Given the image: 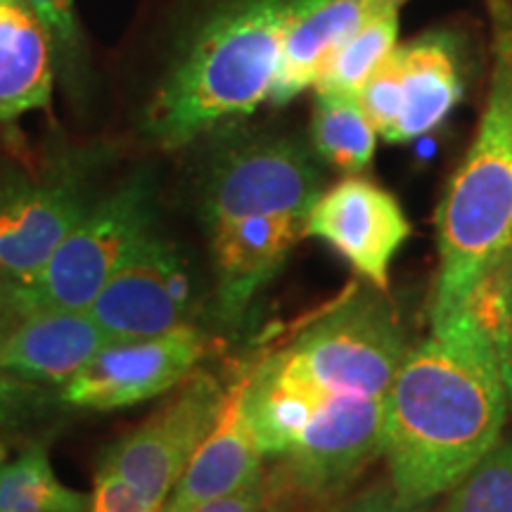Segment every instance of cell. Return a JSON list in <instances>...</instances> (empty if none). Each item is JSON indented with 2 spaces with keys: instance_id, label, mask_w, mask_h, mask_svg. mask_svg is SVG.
<instances>
[{
  "instance_id": "cell-6",
  "label": "cell",
  "mask_w": 512,
  "mask_h": 512,
  "mask_svg": "<svg viewBox=\"0 0 512 512\" xmlns=\"http://www.w3.org/2000/svg\"><path fill=\"white\" fill-rule=\"evenodd\" d=\"M152 197L150 178H131L91 204L34 275H5L12 320L31 311L88 309L112 275L155 233Z\"/></svg>"
},
{
  "instance_id": "cell-30",
  "label": "cell",
  "mask_w": 512,
  "mask_h": 512,
  "mask_svg": "<svg viewBox=\"0 0 512 512\" xmlns=\"http://www.w3.org/2000/svg\"><path fill=\"white\" fill-rule=\"evenodd\" d=\"M5 387H8V380H5V377H0V392H3Z\"/></svg>"
},
{
  "instance_id": "cell-13",
  "label": "cell",
  "mask_w": 512,
  "mask_h": 512,
  "mask_svg": "<svg viewBox=\"0 0 512 512\" xmlns=\"http://www.w3.org/2000/svg\"><path fill=\"white\" fill-rule=\"evenodd\" d=\"M105 342V332L86 309L24 313L0 332V377L67 387Z\"/></svg>"
},
{
  "instance_id": "cell-27",
  "label": "cell",
  "mask_w": 512,
  "mask_h": 512,
  "mask_svg": "<svg viewBox=\"0 0 512 512\" xmlns=\"http://www.w3.org/2000/svg\"><path fill=\"white\" fill-rule=\"evenodd\" d=\"M496 356H498V368H501L505 394H508V406L512 411V292H510L508 313H505L503 330L496 339Z\"/></svg>"
},
{
  "instance_id": "cell-8",
  "label": "cell",
  "mask_w": 512,
  "mask_h": 512,
  "mask_svg": "<svg viewBox=\"0 0 512 512\" xmlns=\"http://www.w3.org/2000/svg\"><path fill=\"white\" fill-rule=\"evenodd\" d=\"M223 399L226 387L207 370H195L150 418L114 441L100 467L164 508L190 458L214 430Z\"/></svg>"
},
{
  "instance_id": "cell-26",
  "label": "cell",
  "mask_w": 512,
  "mask_h": 512,
  "mask_svg": "<svg viewBox=\"0 0 512 512\" xmlns=\"http://www.w3.org/2000/svg\"><path fill=\"white\" fill-rule=\"evenodd\" d=\"M273 479L271 472L264 470L259 477L233 491V494L214 498V501L200 505L192 512H264L273 501Z\"/></svg>"
},
{
  "instance_id": "cell-14",
  "label": "cell",
  "mask_w": 512,
  "mask_h": 512,
  "mask_svg": "<svg viewBox=\"0 0 512 512\" xmlns=\"http://www.w3.org/2000/svg\"><path fill=\"white\" fill-rule=\"evenodd\" d=\"M264 453L256 444L245 411V373L226 389L214 430L190 458L162 512H192L214 498L228 496L264 472Z\"/></svg>"
},
{
  "instance_id": "cell-11",
  "label": "cell",
  "mask_w": 512,
  "mask_h": 512,
  "mask_svg": "<svg viewBox=\"0 0 512 512\" xmlns=\"http://www.w3.org/2000/svg\"><path fill=\"white\" fill-rule=\"evenodd\" d=\"M411 233V221L392 192L356 176L320 192L304 226V235L328 242L382 292H387L394 256Z\"/></svg>"
},
{
  "instance_id": "cell-20",
  "label": "cell",
  "mask_w": 512,
  "mask_h": 512,
  "mask_svg": "<svg viewBox=\"0 0 512 512\" xmlns=\"http://www.w3.org/2000/svg\"><path fill=\"white\" fill-rule=\"evenodd\" d=\"M313 145L318 155L342 171H361L373 162L377 131L356 95L316 93Z\"/></svg>"
},
{
  "instance_id": "cell-2",
  "label": "cell",
  "mask_w": 512,
  "mask_h": 512,
  "mask_svg": "<svg viewBox=\"0 0 512 512\" xmlns=\"http://www.w3.org/2000/svg\"><path fill=\"white\" fill-rule=\"evenodd\" d=\"M382 290L354 287L283 347L245 370V411L266 460H278L328 399H384L408 354Z\"/></svg>"
},
{
  "instance_id": "cell-1",
  "label": "cell",
  "mask_w": 512,
  "mask_h": 512,
  "mask_svg": "<svg viewBox=\"0 0 512 512\" xmlns=\"http://www.w3.org/2000/svg\"><path fill=\"white\" fill-rule=\"evenodd\" d=\"M508 413L494 342L465 309L437 320L387 394V477L403 498L430 505L503 439Z\"/></svg>"
},
{
  "instance_id": "cell-3",
  "label": "cell",
  "mask_w": 512,
  "mask_h": 512,
  "mask_svg": "<svg viewBox=\"0 0 512 512\" xmlns=\"http://www.w3.org/2000/svg\"><path fill=\"white\" fill-rule=\"evenodd\" d=\"M318 195L316 164L287 138L247 140L216 159L202 190V216L223 325H238L280 273L304 238Z\"/></svg>"
},
{
  "instance_id": "cell-15",
  "label": "cell",
  "mask_w": 512,
  "mask_h": 512,
  "mask_svg": "<svg viewBox=\"0 0 512 512\" xmlns=\"http://www.w3.org/2000/svg\"><path fill=\"white\" fill-rule=\"evenodd\" d=\"M406 0H302L287 29L271 100L285 105L316 86L332 55L354 36L377 10Z\"/></svg>"
},
{
  "instance_id": "cell-23",
  "label": "cell",
  "mask_w": 512,
  "mask_h": 512,
  "mask_svg": "<svg viewBox=\"0 0 512 512\" xmlns=\"http://www.w3.org/2000/svg\"><path fill=\"white\" fill-rule=\"evenodd\" d=\"M27 3L43 19L53 36L55 55H60L69 76H74L83 62V41L72 0H27Z\"/></svg>"
},
{
  "instance_id": "cell-10",
  "label": "cell",
  "mask_w": 512,
  "mask_h": 512,
  "mask_svg": "<svg viewBox=\"0 0 512 512\" xmlns=\"http://www.w3.org/2000/svg\"><path fill=\"white\" fill-rule=\"evenodd\" d=\"M110 339L157 337L192 325V280L174 242L152 233L88 304Z\"/></svg>"
},
{
  "instance_id": "cell-17",
  "label": "cell",
  "mask_w": 512,
  "mask_h": 512,
  "mask_svg": "<svg viewBox=\"0 0 512 512\" xmlns=\"http://www.w3.org/2000/svg\"><path fill=\"white\" fill-rule=\"evenodd\" d=\"M401 114L387 143H408L437 128L460 98V74L448 38L430 34L399 46Z\"/></svg>"
},
{
  "instance_id": "cell-4",
  "label": "cell",
  "mask_w": 512,
  "mask_h": 512,
  "mask_svg": "<svg viewBox=\"0 0 512 512\" xmlns=\"http://www.w3.org/2000/svg\"><path fill=\"white\" fill-rule=\"evenodd\" d=\"M486 3L494 31L491 86L475 143L437 211L432 323L463 309L491 273L512 268V3Z\"/></svg>"
},
{
  "instance_id": "cell-18",
  "label": "cell",
  "mask_w": 512,
  "mask_h": 512,
  "mask_svg": "<svg viewBox=\"0 0 512 512\" xmlns=\"http://www.w3.org/2000/svg\"><path fill=\"white\" fill-rule=\"evenodd\" d=\"M88 496L57 477L48 448L31 444L0 460V512H86Z\"/></svg>"
},
{
  "instance_id": "cell-21",
  "label": "cell",
  "mask_w": 512,
  "mask_h": 512,
  "mask_svg": "<svg viewBox=\"0 0 512 512\" xmlns=\"http://www.w3.org/2000/svg\"><path fill=\"white\" fill-rule=\"evenodd\" d=\"M432 512H512V439H501Z\"/></svg>"
},
{
  "instance_id": "cell-29",
  "label": "cell",
  "mask_w": 512,
  "mask_h": 512,
  "mask_svg": "<svg viewBox=\"0 0 512 512\" xmlns=\"http://www.w3.org/2000/svg\"><path fill=\"white\" fill-rule=\"evenodd\" d=\"M273 489H275V486H273ZM287 503H290L287 498L273 494V501L268 503V508L264 512H290V510H287Z\"/></svg>"
},
{
  "instance_id": "cell-22",
  "label": "cell",
  "mask_w": 512,
  "mask_h": 512,
  "mask_svg": "<svg viewBox=\"0 0 512 512\" xmlns=\"http://www.w3.org/2000/svg\"><path fill=\"white\" fill-rule=\"evenodd\" d=\"M363 112L380 136L387 140L401 114V57L399 48L375 69L358 93Z\"/></svg>"
},
{
  "instance_id": "cell-25",
  "label": "cell",
  "mask_w": 512,
  "mask_h": 512,
  "mask_svg": "<svg viewBox=\"0 0 512 512\" xmlns=\"http://www.w3.org/2000/svg\"><path fill=\"white\" fill-rule=\"evenodd\" d=\"M330 512H430V505L408 501L396 491L392 479L382 477L342 498Z\"/></svg>"
},
{
  "instance_id": "cell-7",
  "label": "cell",
  "mask_w": 512,
  "mask_h": 512,
  "mask_svg": "<svg viewBox=\"0 0 512 512\" xmlns=\"http://www.w3.org/2000/svg\"><path fill=\"white\" fill-rule=\"evenodd\" d=\"M384 422L387 396L318 403L290 448L273 460L275 491L290 503H325L347 491L384 453Z\"/></svg>"
},
{
  "instance_id": "cell-19",
  "label": "cell",
  "mask_w": 512,
  "mask_h": 512,
  "mask_svg": "<svg viewBox=\"0 0 512 512\" xmlns=\"http://www.w3.org/2000/svg\"><path fill=\"white\" fill-rule=\"evenodd\" d=\"M403 3L384 5L363 27L342 43L316 81V93L356 95L380 64L396 50Z\"/></svg>"
},
{
  "instance_id": "cell-16",
  "label": "cell",
  "mask_w": 512,
  "mask_h": 512,
  "mask_svg": "<svg viewBox=\"0 0 512 512\" xmlns=\"http://www.w3.org/2000/svg\"><path fill=\"white\" fill-rule=\"evenodd\" d=\"M55 43L27 0H0V121L46 110L53 100Z\"/></svg>"
},
{
  "instance_id": "cell-5",
  "label": "cell",
  "mask_w": 512,
  "mask_h": 512,
  "mask_svg": "<svg viewBox=\"0 0 512 512\" xmlns=\"http://www.w3.org/2000/svg\"><path fill=\"white\" fill-rule=\"evenodd\" d=\"M302 0H228L178 50L152 100L147 131L176 150L271 98Z\"/></svg>"
},
{
  "instance_id": "cell-24",
  "label": "cell",
  "mask_w": 512,
  "mask_h": 512,
  "mask_svg": "<svg viewBox=\"0 0 512 512\" xmlns=\"http://www.w3.org/2000/svg\"><path fill=\"white\" fill-rule=\"evenodd\" d=\"M86 512H162V508L147 501L145 496H140L131 484H126L112 470L98 465Z\"/></svg>"
},
{
  "instance_id": "cell-28",
  "label": "cell",
  "mask_w": 512,
  "mask_h": 512,
  "mask_svg": "<svg viewBox=\"0 0 512 512\" xmlns=\"http://www.w3.org/2000/svg\"><path fill=\"white\" fill-rule=\"evenodd\" d=\"M12 323V309L8 297V278L0 273V332H3Z\"/></svg>"
},
{
  "instance_id": "cell-12",
  "label": "cell",
  "mask_w": 512,
  "mask_h": 512,
  "mask_svg": "<svg viewBox=\"0 0 512 512\" xmlns=\"http://www.w3.org/2000/svg\"><path fill=\"white\" fill-rule=\"evenodd\" d=\"M88 204L79 178L0 169V273L27 278L53 256Z\"/></svg>"
},
{
  "instance_id": "cell-9",
  "label": "cell",
  "mask_w": 512,
  "mask_h": 512,
  "mask_svg": "<svg viewBox=\"0 0 512 512\" xmlns=\"http://www.w3.org/2000/svg\"><path fill=\"white\" fill-rule=\"evenodd\" d=\"M211 339L195 323L157 337L110 339L93 361L62 387L67 406L119 411L157 399L200 370Z\"/></svg>"
}]
</instances>
